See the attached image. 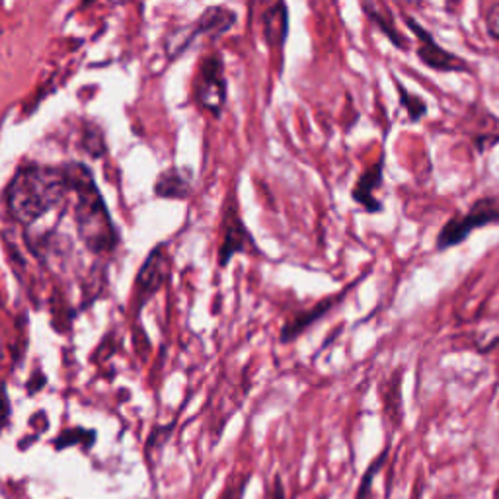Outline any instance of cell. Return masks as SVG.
<instances>
[{"label": "cell", "instance_id": "1", "mask_svg": "<svg viewBox=\"0 0 499 499\" xmlns=\"http://www.w3.org/2000/svg\"><path fill=\"white\" fill-rule=\"evenodd\" d=\"M71 197L66 170L51 166L22 168L6 190V204L18 223L34 225Z\"/></svg>", "mask_w": 499, "mask_h": 499}, {"label": "cell", "instance_id": "2", "mask_svg": "<svg viewBox=\"0 0 499 499\" xmlns=\"http://www.w3.org/2000/svg\"><path fill=\"white\" fill-rule=\"evenodd\" d=\"M71 195L75 197V223L85 246L96 254L112 252L117 245V233L104 204L92 174L83 165H66Z\"/></svg>", "mask_w": 499, "mask_h": 499}, {"label": "cell", "instance_id": "3", "mask_svg": "<svg viewBox=\"0 0 499 499\" xmlns=\"http://www.w3.org/2000/svg\"><path fill=\"white\" fill-rule=\"evenodd\" d=\"M499 225V199L485 195L476 199L466 213H456L444 223L435 236V250L447 252L454 246H461L474 231L484 226Z\"/></svg>", "mask_w": 499, "mask_h": 499}, {"label": "cell", "instance_id": "4", "mask_svg": "<svg viewBox=\"0 0 499 499\" xmlns=\"http://www.w3.org/2000/svg\"><path fill=\"white\" fill-rule=\"evenodd\" d=\"M252 10L258 24L260 35L269 49V55L283 73L285 45L289 37V8L285 0H252Z\"/></svg>", "mask_w": 499, "mask_h": 499}, {"label": "cell", "instance_id": "5", "mask_svg": "<svg viewBox=\"0 0 499 499\" xmlns=\"http://www.w3.org/2000/svg\"><path fill=\"white\" fill-rule=\"evenodd\" d=\"M238 254H260L258 242L254 240L250 228L246 226L245 219H242L240 209H238V201L236 194L231 192L225 201V209H223V221H221V242H219V250H217V264L221 269L228 267L233 262L235 255Z\"/></svg>", "mask_w": 499, "mask_h": 499}, {"label": "cell", "instance_id": "6", "mask_svg": "<svg viewBox=\"0 0 499 499\" xmlns=\"http://www.w3.org/2000/svg\"><path fill=\"white\" fill-rule=\"evenodd\" d=\"M194 98L201 110L213 117H221L228 98V85L225 75V63L219 53H209L199 63L194 80Z\"/></svg>", "mask_w": 499, "mask_h": 499}, {"label": "cell", "instance_id": "7", "mask_svg": "<svg viewBox=\"0 0 499 499\" xmlns=\"http://www.w3.org/2000/svg\"><path fill=\"white\" fill-rule=\"evenodd\" d=\"M400 16L415 37V57L424 66L435 73H472V66L464 57H458L456 53L444 49L434 34L425 30L414 16L406 12H400Z\"/></svg>", "mask_w": 499, "mask_h": 499}, {"label": "cell", "instance_id": "8", "mask_svg": "<svg viewBox=\"0 0 499 499\" xmlns=\"http://www.w3.org/2000/svg\"><path fill=\"white\" fill-rule=\"evenodd\" d=\"M236 22H238V16L235 10L226 6H209L204 15L197 18V22H194L192 25H187V28L176 32L170 37L168 42L170 57H176L185 49H190V45L199 37L215 39L228 34L235 28Z\"/></svg>", "mask_w": 499, "mask_h": 499}, {"label": "cell", "instance_id": "9", "mask_svg": "<svg viewBox=\"0 0 499 499\" xmlns=\"http://www.w3.org/2000/svg\"><path fill=\"white\" fill-rule=\"evenodd\" d=\"M354 289V283L352 285H345L340 293H334L330 296H324L322 301L314 303L313 306H306V308H301L296 310L294 314H291L285 324H283L281 330H279V344H293L301 338V335L304 332H308L313 326H316V324L320 320L326 318L332 310L338 308L345 296L352 293Z\"/></svg>", "mask_w": 499, "mask_h": 499}, {"label": "cell", "instance_id": "10", "mask_svg": "<svg viewBox=\"0 0 499 499\" xmlns=\"http://www.w3.org/2000/svg\"><path fill=\"white\" fill-rule=\"evenodd\" d=\"M170 267H172V262L165 245L156 246L151 254H148V258L145 260L137 275L139 306H143L153 294H156L162 289V285H165L170 275Z\"/></svg>", "mask_w": 499, "mask_h": 499}, {"label": "cell", "instance_id": "11", "mask_svg": "<svg viewBox=\"0 0 499 499\" xmlns=\"http://www.w3.org/2000/svg\"><path fill=\"white\" fill-rule=\"evenodd\" d=\"M384 165H386V158L383 153L379 160L373 162L371 166H367L361 172V176L357 178L354 190H352V199L369 215H379L384 209L383 201L376 199V195H374L376 190H381L384 184Z\"/></svg>", "mask_w": 499, "mask_h": 499}, {"label": "cell", "instance_id": "12", "mask_svg": "<svg viewBox=\"0 0 499 499\" xmlns=\"http://www.w3.org/2000/svg\"><path fill=\"white\" fill-rule=\"evenodd\" d=\"M361 8H363V12H365V16L371 20V24L376 25L379 32L398 51L408 53L412 49L410 37H406L398 30L394 12L390 10V6L384 3V0H361Z\"/></svg>", "mask_w": 499, "mask_h": 499}, {"label": "cell", "instance_id": "13", "mask_svg": "<svg viewBox=\"0 0 499 499\" xmlns=\"http://www.w3.org/2000/svg\"><path fill=\"white\" fill-rule=\"evenodd\" d=\"M402 386H404V369H394L388 379L381 381L379 394H381V406L384 420L393 425L394 429H400L404 424V398H402Z\"/></svg>", "mask_w": 499, "mask_h": 499}, {"label": "cell", "instance_id": "14", "mask_svg": "<svg viewBox=\"0 0 499 499\" xmlns=\"http://www.w3.org/2000/svg\"><path fill=\"white\" fill-rule=\"evenodd\" d=\"M155 194L165 199H187L192 194L190 176L178 168L162 172L155 184Z\"/></svg>", "mask_w": 499, "mask_h": 499}, {"label": "cell", "instance_id": "15", "mask_svg": "<svg viewBox=\"0 0 499 499\" xmlns=\"http://www.w3.org/2000/svg\"><path fill=\"white\" fill-rule=\"evenodd\" d=\"M393 83L398 92V105L400 110L406 112V117L410 124H420V121L427 115V102L420 96V94L410 92L406 86L402 85V80L393 75Z\"/></svg>", "mask_w": 499, "mask_h": 499}, {"label": "cell", "instance_id": "16", "mask_svg": "<svg viewBox=\"0 0 499 499\" xmlns=\"http://www.w3.org/2000/svg\"><path fill=\"white\" fill-rule=\"evenodd\" d=\"M388 454H390V444H386V447L369 463V466L365 468V472H363V476L359 480L355 499H369V495L373 492V482L376 476H379V472L384 468V464L388 463Z\"/></svg>", "mask_w": 499, "mask_h": 499}, {"label": "cell", "instance_id": "17", "mask_svg": "<svg viewBox=\"0 0 499 499\" xmlns=\"http://www.w3.org/2000/svg\"><path fill=\"white\" fill-rule=\"evenodd\" d=\"M94 441H96V431H88V429H83V427H75V429H66L65 434H61L55 441H53V444H55V449L61 451V449H69V447H75V444H85L86 449H90Z\"/></svg>", "mask_w": 499, "mask_h": 499}, {"label": "cell", "instance_id": "18", "mask_svg": "<svg viewBox=\"0 0 499 499\" xmlns=\"http://www.w3.org/2000/svg\"><path fill=\"white\" fill-rule=\"evenodd\" d=\"M492 124H494L492 129H485L472 137V143H474V148L480 155H484L485 151H490V148L499 145V119L492 115Z\"/></svg>", "mask_w": 499, "mask_h": 499}, {"label": "cell", "instance_id": "19", "mask_svg": "<svg viewBox=\"0 0 499 499\" xmlns=\"http://www.w3.org/2000/svg\"><path fill=\"white\" fill-rule=\"evenodd\" d=\"M250 480H252L250 474H242L238 478L228 480V484L225 485V490L219 495V499H242V495H245V492L248 488Z\"/></svg>", "mask_w": 499, "mask_h": 499}, {"label": "cell", "instance_id": "20", "mask_svg": "<svg viewBox=\"0 0 499 499\" xmlns=\"http://www.w3.org/2000/svg\"><path fill=\"white\" fill-rule=\"evenodd\" d=\"M485 28H488L490 37L499 44V3H495L488 10V16H485Z\"/></svg>", "mask_w": 499, "mask_h": 499}, {"label": "cell", "instance_id": "21", "mask_svg": "<svg viewBox=\"0 0 499 499\" xmlns=\"http://www.w3.org/2000/svg\"><path fill=\"white\" fill-rule=\"evenodd\" d=\"M10 417V400L6 393V384H0V427H5Z\"/></svg>", "mask_w": 499, "mask_h": 499}, {"label": "cell", "instance_id": "22", "mask_svg": "<svg viewBox=\"0 0 499 499\" xmlns=\"http://www.w3.org/2000/svg\"><path fill=\"white\" fill-rule=\"evenodd\" d=\"M272 499H287V494H285V485H283V480L279 474H275L274 478V485H272V495H269Z\"/></svg>", "mask_w": 499, "mask_h": 499}, {"label": "cell", "instance_id": "23", "mask_svg": "<svg viewBox=\"0 0 499 499\" xmlns=\"http://www.w3.org/2000/svg\"><path fill=\"white\" fill-rule=\"evenodd\" d=\"M494 499H499V480L495 484V490H494Z\"/></svg>", "mask_w": 499, "mask_h": 499}]
</instances>
